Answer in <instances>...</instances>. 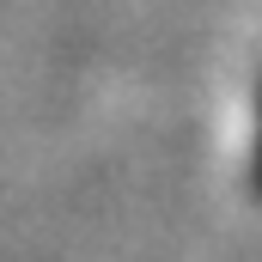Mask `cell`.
<instances>
[{"label": "cell", "instance_id": "1", "mask_svg": "<svg viewBox=\"0 0 262 262\" xmlns=\"http://www.w3.org/2000/svg\"><path fill=\"white\" fill-rule=\"evenodd\" d=\"M256 183H262V146H256Z\"/></svg>", "mask_w": 262, "mask_h": 262}]
</instances>
